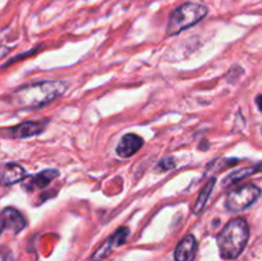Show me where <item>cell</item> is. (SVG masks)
I'll return each mask as SVG.
<instances>
[{
	"label": "cell",
	"instance_id": "cell-13",
	"mask_svg": "<svg viewBox=\"0 0 262 261\" xmlns=\"http://www.w3.org/2000/svg\"><path fill=\"white\" fill-rule=\"evenodd\" d=\"M255 171H256V168H246V169H241V170L238 171H234V173L230 174L228 178H225L224 186H229V184L237 183L238 181H241L242 178H246V177L255 173Z\"/></svg>",
	"mask_w": 262,
	"mask_h": 261
},
{
	"label": "cell",
	"instance_id": "cell-15",
	"mask_svg": "<svg viewBox=\"0 0 262 261\" xmlns=\"http://www.w3.org/2000/svg\"><path fill=\"white\" fill-rule=\"evenodd\" d=\"M256 104H257L258 109L262 112V95H258V96L256 97Z\"/></svg>",
	"mask_w": 262,
	"mask_h": 261
},
{
	"label": "cell",
	"instance_id": "cell-8",
	"mask_svg": "<svg viewBox=\"0 0 262 261\" xmlns=\"http://www.w3.org/2000/svg\"><path fill=\"white\" fill-rule=\"evenodd\" d=\"M3 220H4V227L13 230L14 233L20 232L26 227V219L19 211H17L13 207H7L2 212Z\"/></svg>",
	"mask_w": 262,
	"mask_h": 261
},
{
	"label": "cell",
	"instance_id": "cell-12",
	"mask_svg": "<svg viewBox=\"0 0 262 261\" xmlns=\"http://www.w3.org/2000/svg\"><path fill=\"white\" fill-rule=\"evenodd\" d=\"M214 186H215V178L210 179V181L207 182L206 184H205V187H204V188H202L201 193H200L199 199H197L196 205H194V207H193V212H194V214H199V212L201 211V210H204L205 205H206L207 200H209L210 194H211Z\"/></svg>",
	"mask_w": 262,
	"mask_h": 261
},
{
	"label": "cell",
	"instance_id": "cell-2",
	"mask_svg": "<svg viewBox=\"0 0 262 261\" xmlns=\"http://www.w3.org/2000/svg\"><path fill=\"white\" fill-rule=\"evenodd\" d=\"M64 81H43L18 92V102L25 107H38L60 97L67 90Z\"/></svg>",
	"mask_w": 262,
	"mask_h": 261
},
{
	"label": "cell",
	"instance_id": "cell-16",
	"mask_svg": "<svg viewBox=\"0 0 262 261\" xmlns=\"http://www.w3.org/2000/svg\"><path fill=\"white\" fill-rule=\"evenodd\" d=\"M4 220H3V216H2V212H0V234H2L3 229H4Z\"/></svg>",
	"mask_w": 262,
	"mask_h": 261
},
{
	"label": "cell",
	"instance_id": "cell-6",
	"mask_svg": "<svg viewBox=\"0 0 262 261\" xmlns=\"http://www.w3.org/2000/svg\"><path fill=\"white\" fill-rule=\"evenodd\" d=\"M142 145L143 141L140 136L135 135V133H128V135L123 136L119 145L117 146V154L120 158H129V156L135 155Z\"/></svg>",
	"mask_w": 262,
	"mask_h": 261
},
{
	"label": "cell",
	"instance_id": "cell-10",
	"mask_svg": "<svg viewBox=\"0 0 262 261\" xmlns=\"http://www.w3.org/2000/svg\"><path fill=\"white\" fill-rule=\"evenodd\" d=\"M59 176V171L55 169H49V170L41 171L40 174H36V176L30 177L27 179V184L25 186V188L27 189H33V188H43V187L48 186L53 179H55Z\"/></svg>",
	"mask_w": 262,
	"mask_h": 261
},
{
	"label": "cell",
	"instance_id": "cell-11",
	"mask_svg": "<svg viewBox=\"0 0 262 261\" xmlns=\"http://www.w3.org/2000/svg\"><path fill=\"white\" fill-rule=\"evenodd\" d=\"M128 233H129L128 228H120V229H118L117 232L114 233V235H113V237L110 238V240L107 241V242L105 243V245L102 246L101 248H100L99 252H97L96 255H95V257H97V256L105 255V253H106L109 250H112V248L114 247V246L123 245V243L125 242V240H127Z\"/></svg>",
	"mask_w": 262,
	"mask_h": 261
},
{
	"label": "cell",
	"instance_id": "cell-1",
	"mask_svg": "<svg viewBox=\"0 0 262 261\" xmlns=\"http://www.w3.org/2000/svg\"><path fill=\"white\" fill-rule=\"evenodd\" d=\"M250 238L248 224L242 217L233 219L223 228L217 235V246L223 258H237L245 250Z\"/></svg>",
	"mask_w": 262,
	"mask_h": 261
},
{
	"label": "cell",
	"instance_id": "cell-9",
	"mask_svg": "<svg viewBox=\"0 0 262 261\" xmlns=\"http://www.w3.org/2000/svg\"><path fill=\"white\" fill-rule=\"evenodd\" d=\"M45 127L46 123L43 122H25L13 128L12 136L14 138L32 137V136H36L42 132Z\"/></svg>",
	"mask_w": 262,
	"mask_h": 261
},
{
	"label": "cell",
	"instance_id": "cell-5",
	"mask_svg": "<svg viewBox=\"0 0 262 261\" xmlns=\"http://www.w3.org/2000/svg\"><path fill=\"white\" fill-rule=\"evenodd\" d=\"M197 252V241L192 234L186 235L178 243L174 253L176 261H193Z\"/></svg>",
	"mask_w": 262,
	"mask_h": 261
},
{
	"label": "cell",
	"instance_id": "cell-7",
	"mask_svg": "<svg viewBox=\"0 0 262 261\" xmlns=\"http://www.w3.org/2000/svg\"><path fill=\"white\" fill-rule=\"evenodd\" d=\"M26 176L27 174H26L25 168L19 164H8L0 171V184H4V186L14 184L26 178Z\"/></svg>",
	"mask_w": 262,
	"mask_h": 261
},
{
	"label": "cell",
	"instance_id": "cell-4",
	"mask_svg": "<svg viewBox=\"0 0 262 261\" xmlns=\"http://www.w3.org/2000/svg\"><path fill=\"white\" fill-rule=\"evenodd\" d=\"M261 196V189L255 184H245L237 189L229 192L225 200V206L229 211L239 212L250 207L258 197Z\"/></svg>",
	"mask_w": 262,
	"mask_h": 261
},
{
	"label": "cell",
	"instance_id": "cell-3",
	"mask_svg": "<svg viewBox=\"0 0 262 261\" xmlns=\"http://www.w3.org/2000/svg\"><path fill=\"white\" fill-rule=\"evenodd\" d=\"M207 14V8L199 3H186L177 8L169 18L166 32L168 35H178L182 31L197 25Z\"/></svg>",
	"mask_w": 262,
	"mask_h": 261
},
{
	"label": "cell",
	"instance_id": "cell-14",
	"mask_svg": "<svg viewBox=\"0 0 262 261\" xmlns=\"http://www.w3.org/2000/svg\"><path fill=\"white\" fill-rule=\"evenodd\" d=\"M174 166H176L174 159H165V160H163L159 164V168H161V170H169V169L174 168Z\"/></svg>",
	"mask_w": 262,
	"mask_h": 261
}]
</instances>
